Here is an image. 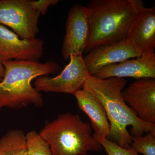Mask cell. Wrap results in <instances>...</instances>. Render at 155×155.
<instances>
[{
	"label": "cell",
	"instance_id": "cell-1",
	"mask_svg": "<svg viewBox=\"0 0 155 155\" xmlns=\"http://www.w3.org/2000/svg\"><path fill=\"white\" fill-rule=\"evenodd\" d=\"M126 83L125 78L102 79L90 75L82 89L93 95L104 108L110 125L111 141L127 148L132 137L155 130V124L142 121L125 103L122 92Z\"/></svg>",
	"mask_w": 155,
	"mask_h": 155
},
{
	"label": "cell",
	"instance_id": "cell-2",
	"mask_svg": "<svg viewBox=\"0 0 155 155\" xmlns=\"http://www.w3.org/2000/svg\"><path fill=\"white\" fill-rule=\"evenodd\" d=\"M86 7L89 10V36L85 54L127 38L134 20L147 8L141 0H91Z\"/></svg>",
	"mask_w": 155,
	"mask_h": 155
},
{
	"label": "cell",
	"instance_id": "cell-3",
	"mask_svg": "<svg viewBox=\"0 0 155 155\" xmlns=\"http://www.w3.org/2000/svg\"><path fill=\"white\" fill-rule=\"evenodd\" d=\"M5 74L0 81V110L4 107L19 110L29 104L41 107L44 101L39 92L32 86L33 79L57 73L61 67L48 61H8L2 62Z\"/></svg>",
	"mask_w": 155,
	"mask_h": 155
},
{
	"label": "cell",
	"instance_id": "cell-4",
	"mask_svg": "<svg viewBox=\"0 0 155 155\" xmlns=\"http://www.w3.org/2000/svg\"><path fill=\"white\" fill-rule=\"evenodd\" d=\"M40 135L50 145L53 155H87L103 148L92 135L90 124L79 115L66 113L46 123Z\"/></svg>",
	"mask_w": 155,
	"mask_h": 155
},
{
	"label": "cell",
	"instance_id": "cell-5",
	"mask_svg": "<svg viewBox=\"0 0 155 155\" xmlns=\"http://www.w3.org/2000/svg\"><path fill=\"white\" fill-rule=\"evenodd\" d=\"M40 14L30 0H0V24L9 26L22 39L36 38Z\"/></svg>",
	"mask_w": 155,
	"mask_h": 155
},
{
	"label": "cell",
	"instance_id": "cell-6",
	"mask_svg": "<svg viewBox=\"0 0 155 155\" xmlns=\"http://www.w3.org/2000/svg\"><path fill=\"white\" fill-rule=\"evenodd\" d=\"M69 63L60 75L55 77L39 76L34 81L35 88L38 92L69 94L74 95L82 88L90 76L82 55H72Z\"/></svg>",
	"mask_w": 155,
	"mask_h": 155
},
{
	"label": "cell",
	"instance_id": "cell-7",
	"mask_svg": "<svg viewBox=\"0 0 155 155\" xmlns=\"http://www.w3.org/2000/svg\"><path fill=\"white\" fill-rule=\"evenodd\" d=\"M89 9L82 5H74L69 10L61 50L65 60L71 56H83L89 36Z\"/></svg>",
	"mask_w": 155,
	"mask_h": 155
},
{
	"label": "cell",
	"instance_id": "cell-8",
	"mask_svg": "<svg viewBox=\"0 0 155 155\" xmlns=\"http://www.w3.org/2000/svg\"><path fill=\"white\" fill-rule=\"evenodd\" d=\"M142 53L134 46L128 38L95 48L83 57L91 75L103 67L141 56Z\"/></svg>",
	"mask_w": 155,
	"mask_h": 155
},
{
	"label": "cell",
	"instance_id": "cell-9",
	"mask_svg": "<svg viewBox=\"0 0 155 155\" xmlns=\"http://www.w3.org/2000/svg\"><path fill=\"white\" fill-rule=\"evenodd\" d=\"M122 95L140 120L155 124V78L136 79L122 91Z\"/></svg>",
	"mask_w": 155,
	"mask_h": 155
},
{
	"label": "cell",
	"instance_id": "cell-10",
	"mask_svg": "<svg viewBox=\"0 0 155 155\" xmlns=\"http://www.w3.org/2000/svg\"><path fill=\"white\" fill-rule=\"evenodd\" d=\"M41 39H20L16 33L0 24V59L11 61H38L44 54Z\"/></svg>",
	"mask_w": 155,
	"mask_h": 155
},
{
	"label": "cell",
	"instance_id": "cell-11",
	"mask_svg": "<svg viewBox=\"0 0 155 155\" xmlns=\"http://www.w3.org/2000/svg\"><path fill=\"white\" fill-rule=\"evenodd\" d=\"M100 79L131 77L155 78V54L143 53L135 59H128L103 67L93 75Z\"/></svg>",
	"mask_w": 155,
	"mask_h": 155
},
{
	"label": "cell",
	"instance_id": "cell-12",
	"mask_svg": "<svg viewBox=\"0 0 155 155\" xmlns=\"http://www.w3.org/2000/svg\"><path fill=\"white\" fill-rule=\"evenodd\" d=\"M127 38L142 54H154V8H147L137 15L130 25Z\"/></svg>",
	"mask_w": 155,
	"mask_h": 155
},
{
	"label": "cell",
	"instance_id": "cell-13",
	"mask_svg": "<svg viewBox=\"0 0 155 155\" xmlns=\"http://www.w3.org/2000/svg\"><path fill=\"white\" fill-rule=\"evenodd\" d=\"M79 109L85 113L90 120L91 126L94 134L108 138L111 127L106 111L102 104L89 92L81 89L73 95Z\"/></svg>",
	"mask_w": 155,
	"mask_h": 155
},
{
	"label": "cell",
	"instance_id": "cell-14",
	"mask_svg": "<svg viewBox=\"0 0 155 155\" xmlns=\"http://www.w3.org/2000/svg\"><path fill=\"white\" fill-rule=\"evenodd\" d=\"M0 155H27L24 132L13 129L2 137L0 138Z\"/></svg>",
	"mask_w": 155,
	"mask_h": 155
},
{
	"label": "cell",
	"instance_id": "cell-15",
	"mask_svg": "<svg viewBox=\"0 0 155 155\" xmlns=\"http://www.w3.org/2000/svg\"><path fill=\"white\" fill-rule=\"evenodd\" d=\"M27 155H53L50 145L35 130L25 135Z\"/></svg>",
	"mask_w": 155,
	"mask_h": 155
},
{
	"label": "cell",
	"instance_id": "cell-16",
	"mask_svg": "<svg viewBox=\"0 0 155 155\" xmlns=\"http://www.w3.org/2000/svg\"><path fill=\"white\" fill-rule=\"evenodd\" d=\"M129 147L138 154L155 155V130L145 135L132 137Z\"/></svg>",
	"mask_w": 155,
	"mask_h": 155
},
{
	"label": "cell",
	"instance_id": "cell-17",
	"mask_svg": "<svg viewBox=\"0 0 155 155\" xmlns=\"http://www.w3.org/2000/svg\"><path fill=\"white\" fill-rule=\"evenodd\" d=\"M93 136L107 155H139L130 147L127 148L122 147L116 143L109 140L108 138L99 136L94 134Z\"/></svg>",
	"mask_w": 155,
	"mask_h": 155
},
{
	"label": "cell",
	"instance_id": "cell-18",
	"mask_svg": "<svg viewBox=\"0 0 155 155\" xmlns=\"http://www.w3.org/2000/svg\"><path fill=\"white\" fill-rule=\"evenodd\" d=\"M59 2V0L31 1V3L34 8L42 15L46 13L50 6L56 5Z\"/></svg>",
	"mask_w": 155,
	"mask_h": 155
},
{
	"label": "cell",
	"instance_id": "cell-19",
	"mask_svg": "<svg viewBox=\"0 0 155 155\" xmlns=\"http://www.w3.org/2000/svg\"><path fill=\"white\" fill-rule=\"evenodd\" d=\"M5 74V69L2 61L0 59V81L2 80Z\"/></svg>",
	"mask_w": 155,
	"mask_h": 155
}]
</instances>
